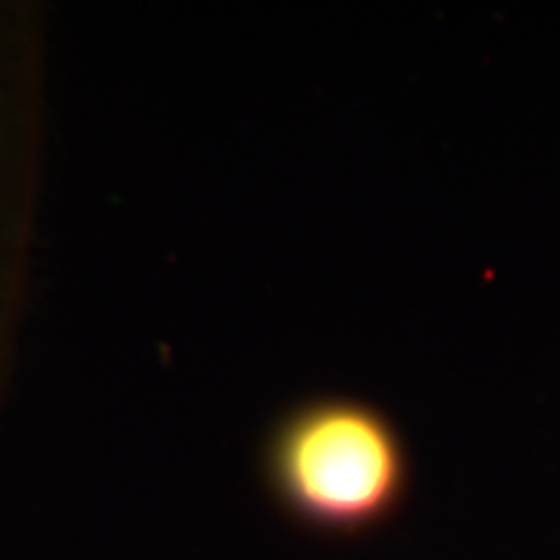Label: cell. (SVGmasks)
<instances>
[{"label":"cell","mask_w":560,"mask_h":560,"mask_svg":"<svg viewBox=\"0 0 560 560\" xmlns=\"http://www.w3.org/2000/svg\"><path fill=\"white\" fill-rule=\"evenodd\" d=\"M270 482L301 522L359 532L397 509L408 459L395 425L363 402L306 405L280 425L268 457Z\"/></svg>","instance_id":"1"}]
</instances>
